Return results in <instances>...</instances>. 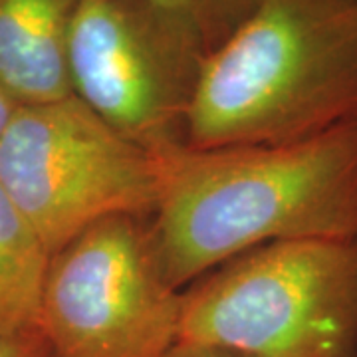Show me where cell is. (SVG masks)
Returning <instances> with one entry per match:
<instances>
[{
	"label": "cell",
	"instance_id": "cell-1",
	"mask_svg": "<svg viewBox=\"0 0 357 357\" xmlns=\"http://www.w3.org/2000/svg\"><path fill=\"white\" fill-rule=\"evenodd\" d=\"M157 155L149 234L177 290L264 244L357 236V121L292 143Z\"/></svg>",
	"mask_w": 357,
	"mask_h": 357
},
{
	"label": "cell",
	"instance_id": "cell-2",
	"mask_svg": "<svg viewBox=\"0 0 357 357\" xmlns=\"http://www.w3.org/2000/svg\"><path fill=\"white\" fill-rule=\"evenodd\" d=\"M357 121V0H260L208 54L185 145H276Z\"/></svg>",
	"mask_w": 357,
	"mask_h": 357
},
{
	"label": "cell",
	"instance_id": "cell-3",
	"mask_svg": "<svg viewBox=\"0 0 357 357\" xmlns=\"http://www.w3.org/2000/svg\"><path fill=\"white\" fill-rule=\"evenodd\" d=\"M185 344L248 357H357V236L282 241L183 290Z\"/></svg>",
	"mask_w": 357,
	"mask_h": 357
},
{
	"label": "cell",
	"instance_id": "cell-4",
	"mask_svg": "<svg viewBox=\"0 0 357 357\" xmlns=\"http://www.w3.org/2000/svg\"><path fill=\"white\" fill-rule=\"evenodd\" d=\"M0 185L54 255L103 218L151 217L159 155L76 96L20 103L0 139Z\"/></svg>",
	"mask_w": 357,
	"mask_h": 357
},
{
	"label": "cell",
	"instance_id": "cell-5",
	"mask_svg": "<svg viewBox=\"0 0 357 357\" xmlns=\"http://www.w3.org/2000/svg\"><path fill=\"white\" fill-rule=\"evenodd\" d=\"M208 50L153 0H77L68 34L72 96L115 131L161 153L185 128Z\"/></svg>",
	"mask_w": 357,
	"mask_h": 357
},
{
	"label": "cell",
	"instance_id": "cell-6",
	"mask_svg": "<svg viewBox=\"0 0 357 357\" xmlns=\"http://www.w3.org/2000/svg\"><path fill=\"white\" fill-rule=\"evenodd\" d=\"M181 310L149 218L112 217L52 255L38 328L54 357H163L178 344Z\"/></svg>",
	"mask_w": 357,
	"mask_h": 357
},
{
	"label": "cell",
	"instance_id": "cell-7",
	"mask_svg": "<svg viewBox=\"0 0 357 357\" xmlns=\"http://www.w3.org/2000/svg\"><path fill=\"white\" fill-rule=\"evenodd\" d=\"M77 0H0V84L18 103L72 96L68 34Z\"/></svg>",
	"mask_w": 357,
	"mask_h": 357
},
{
	"label": "cell",
	"instance_id": "cell-8",
	"mask_svg": "<svg viewBox=\"0 0 357 357\" xmlns=\"http://www.w3.org/2000/svg\"><path fill=\"white\" fill-rule=\"evenodd\" d=\"M50 250L0 185V335L40 330Z\"/></svg>",
	"mask_w": 357,
	"mask_h": 357
},
{
	"label": "cell",
	"instance_id": "cell-9",
	"mask_svg": "<svg viewBox=\"0 0 357 357\" xmlns=\"http://www.w3.org/2000/svg\"><path fill=\"white\" fill-rule=\"evenodd\" d=\"M189 26L208 54L243 24L260 0H153Z\"/></svg>",
	"mask_w": 357,
	"mask_h": 357
},
{
	"label": "cell",
	"instance_id": "cell-10",
	"mask_svg": "<svg viewBox=\"0 0 357 357\" xmlns=\"http://www.w3.org/2000/svg\"><path fill=\"white\" fill-rule=\"evenodd\" d=\"M0 357H54L40 330L0 335Z\"/></svg>",
	"mask_w": 357,
	"mask_h": 357
},
{
	"label": "cell",
	"instance_id": "cell-11",
	"mask_svg": "<svg viewBox=\"0 0 357 357\" xmlns=\"http://www.w3.org/2000/svg\"><path fill=\"white\" fill-rule=\"evenodd\" d=\"M163 357H248L238 351H230L225 347H213V345H199V344H185L178 342L173 345Z\"/></svg>",
	"mask_w": 357,
	"mask_h": 357
},
{
	"label": "cell",
	"instance_id": "cell-12",
	"mask_svg": "<svg viewBox=\"0 0 357 357\" xmlns=\"http://www.w3.org/2000/svg\"><path fill=\"white\" fill-rule=\"evenodd\" d=\"M18 107H20V103L16 102V98L0 84V139H2L4 131L10 126V121H13Z\"/></svg>",
	"mask_w": 357,
	"mask_h": 357
}]
</instances>
